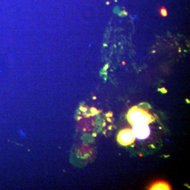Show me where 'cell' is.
I'll return each instance as SVG.
<instances>
[{
    "label": "cell",
    "mask_w": 190,
    "mask_h": 190,
    "mask_svg": "<svg viewBox=\"0 0 190 190\" xmlns=\"http://www.w3.org/2000/svg\"><path fill=\"white\" fill-rule=\"evenodd\" d=\"M135 137L130 128H125L121 130L117 136V141L123 146L132 145L135 142Z\"/></svg>",
    "instance_id": "obj_3"
},
{
    "label": "cell",
    "mask_w": 190,
    "mask_h": 190,
    "mask_svg": "<svg viewBox=\"0 0 190 190\" xmlns=\"http://www.w3.org/2000/svg\"><path fill=\"white\" fill-rule=\"evenodd\" d=\"M149 189L150 190H170L171 189L169 185L164 181H158L153 184Z\"/></svg>",
    "instance_id": "obj_4"
},
{
    "label": "cell",
    "mask_w": 190,
    "mask_h": 190,
    "mask_svg": "<svg viewBox=\"0 0 190 190\" xmlns=\"http://www.w3.org/2000/svg\"><path fill=\"white\" fill-rule=\"evenodd\" d=\"M160 13L162 16L166 17L167 15V12L165 8H162L160 10Z\"/></svg>",
    "instance_id": "obj_5"
},
{
    "label": "cell",
    "mask_w": 190,
    "mask_h": 190,
    "mask_svg": "<svg viewBox=\"0 0 190 190\" xmlns=\"http://www.w3.org/2000/svg\"><path fill=\"white\" fill-rule=\"evenodd\" d=\"M125 63H125V62H123V65H125Z\"/></svg>",
    "instance_id": "obj_8"
},
{
    "label": "cell",
    "mask_w": 190,
    "mask_h": 190,
    "mask_svg": "<svg viewBox=\"0 0 190 190\" xmlns=\"http://www.w3.org/2000/svg\"><path fill=\"white\" fill-rule=\"evenodd\" d=\"M159 90H161L162 92L164 93H166L167 92V90L165 89V88H162V89H160Z\"/></svg>",
    "instance_id": "obj_6"
},
{
    "label": "cell",
    "mask_w": 190,
    "mask_h": 190,
    "mask_svg": "<svg viewBox=\"0 0 190 190\" xmlns=\"http://www.w3.org/2000/svg\"><path fill=\"white\" fill-rule=\"evenodd\" d=\"M108 64H107L105 65V67H104V70H107V69H108Z\"/></svg>",
    "instance_id": "obj_7"
},
{
    "label": "cell",
    "mask_w": 190,
    "mask_h": 190,
    "mask_svg": "<svg viewBox=\"0 0 190 190\" xmlns=\"http://www.w3.org/2000/svg\"><path fill=\"white\" fill-rule=\"evenodd\" d=\"M104 45H105V46H107V44H104Z\"/></svg>",
    "instance_id": "obj_9"
},
{
    "label": "cell",
    "mask_w": 190,
    "mask_h": 190,
    "mask_svg": "<svg viewBox=\"0 0 190 190\" xmlns=\"http://www.w3.org/2000/svg\"><path fill=\"white\" fill-rule=\"evenodd\" d=\"M127 119L132 125L138 123L149 124L154 121V117L148 111L137 106H134L129 110L127 114Z\"/></svg>",
    "instance_id": "obj_1"
},
{
    "label": "cell",
    "mask_w": 190,
    "mask_h": 190,
    "mask_svg": "<svg viewBox=\"0 0 190 190\" xmlns=\"http://www.w3.org/2000/svg\"><path fill=\"white\" fill-rule=\"evenodd\" d=\"M135 139L139 140H144L149 136L150 129L149 124L146 123H138L133 125L132 129Z\"/></svg>",
    "instance_id": "obj_2"
}]
</instances>
